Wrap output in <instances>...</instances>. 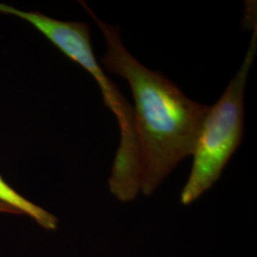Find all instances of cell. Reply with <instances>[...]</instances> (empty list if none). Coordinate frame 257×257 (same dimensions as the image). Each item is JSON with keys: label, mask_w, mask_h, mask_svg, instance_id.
<instances>
[{"label": "cell", "mask_w": 257, "mask_h": 257, "mask_svg": "<svg viewBox=\"0 0 257 257\" xmlns=\"http://www.w3.org/2000/svg\"><path fill=\"white\" fill-rule=\"evenodd\" d=\"M0 203H3L19 214H27L46 230L57 228V218L43 208L26 199L23 195L16 192L0 176Z\"/></svg>", "instance_id": "3"}, {"label": "cell", "mask_w": 257, "mask_h": 257, "mask_svg": "<svg viewBox=\"0 0 257 257\" xmlns=\"http://www.w3.org/2000/svg\"><path fill=\"white\" fill-rule=\"evenodd\" d=\"M0 212H8V213H18L15 210H13L12 208H10L9 206L0 203Z\"/></svg>", "instance_id": "4"}, {"label": "cell", "mask_w": 257, "mask_h": 257, "mask_svg": "<svg viewBox=\"0 0 257 257\" xmlns=\"http://www.w3.org/2000/svg\"><path fill=\"white\" fill-rule=\"evenodd\" d=\"M80 3L106 39L101 64L124 78L134 94L140 192L151 195L184 158L193 155L211 106L193 101L164 74L141 64L123 45L119 28L103 22Z\"/></svg>", "instance_id": "1"}, {"label": "cell", "mask_w": 257, "mask_h": 257, "mask_svg": "<svg viewBox=\"0 0 257 257\" xmlns=\"http://www.w3.org/2000/svg\"><path fill=\"white\" fill-rule=\"evenodd\" d=\"M247 55L237 74L229 83L220 99L210 110L193 151L192 171L181 193V202L189 205L215 183L233 153L244 131V95L246 83L257 52L256 21Z\"/></svg>", "instance_id": "2"}]
</instances>
